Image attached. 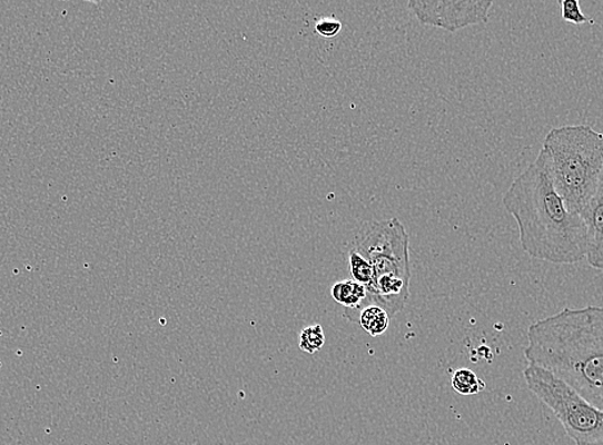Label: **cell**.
Masks as SVG:
<instances>
[{"label": "cell", "instance_id": "cell-1", "mask_svg": "<svg viewBox=\"0 0 603 445\" xmlns=\"http://www.w3.org/2000/svg\"><path fill=\"white\" fill-rule=\"evenodd\" d=\"M502 201L517 222L525 254L555 265L577 264L587 255L583 216L558 195L546 150L510 185Z\"/></svg>", "mask_w": 603, "mask_h": 445}, {"label": "cell", "instance_id": "cell-2", "mask_svg": "<svg viewBox=\"0 0 603 445\" xmlns=\"http://www.w3.org/2000/svg\"><path fill=\"white\" fill-rule=\"evenodd\" d=\"M524 356L603 411V307L564 308L532 324Z\"/></svg>", "mask_w": 603, "mask_h": 445}, {"label": "cell", "instance_id": "cell-3", "mask_svg": "<svg viewBox=\"0 0 603 445\" xmlns=\"http://www.w3.org/2000/svg\"><path fill=\"white\" fill-rule=\"evenodd\" d=\"M542 149L558 195L582 215L603 172V134L589 125L561 126L547 134Z\"/></svg>", "mask_w": 603, "mask_h": 445}, {"label": "cell", "instance_id": "cell-4", "mask_svg": "<svg viewBox=\"0 0 603 445\" xmlns=\"http://www.w3.org/2000/svg\"><path fill=\"white\" fill-rule=\"evenodd\" d=\"M527 388L550 408L576 444L603 441V411L591 405L572 386L548 369L527 365L524 369Z\"/></svg>", "mask_w": 603, "mask_h": 445}, {"label": "cell", "instance_id": "cell-5", "mask_svg": "<svg viewBox=\"0 0 603 445\" xmlns=\"http://www.w3.org/2000/svg\"><path fill=\"white\" fill-rule=\"evenodd\" d=\"M408 241L405 225L395 217L359 225L349 247L372 264L374 280L385 275H396L412 280Z\"/></svg>", "mask_w": 603, "mask_h": 445}, {"label": "cell", "instance_id": "cell-6", "mask_svg": "<svg viewBox=\"0 0 603 445\" xmlns=\"http://www.w3.org/2000/svg\"><path fill=\"white\" fill-rule=\"evenodd\" d=\"M492 7V0H438V2L412 0L408 2V8H412L418 21L449 32L487 22Z\"/></svg>", "mask_w": 603, "mask_h": 445}, {"label": "cell", "instance_id": "cell-7", "mask_svg": "<svg viewBox=\"0 0 603 445\" xmlns=\"http://www.w3.org/2000/svg\"><path fill=\"white\" fill-rule=\"evenodd\" d=\"M587 230V258L589 264L597 270H603V172L596 191L593 192L589 205L582 212Z\"/></svg>", "mask_w": 603, "mask_h": 445}, {"label": "cell", "instance_id": "cell-8", "mask_svg": "<svg viewBox=\"0 0 603 445\" xmlns=\"http://www.w3.org/2000/svg\"><path fill=\"white\" fill-rule=\"evenodd\" d=\"M332 297L346 308L345 316L349 320L352 316L364 307L367 298V289L364 285L355 280L339 281L333 285Z\"/></svg>", "mask_w": 603, "mask_h": 445}, {"label": "cell", "instance_id": "cell-9", "mask_svg": "<svg viewBox=\"0 0 603 445\" xmlns=\"http://www.w3.org/2000/svg\"><path fill=\"white\" fill-rule=\"evenodd\" d=\"M389 318L387 310L372 305L358 310L349 322L362 325L363 329L370 334L372 337H379V335L388 330Z\"/></svg>", "mask_w": 603, "mask_h": 445}, {"label": "cell", "instance_id": "cell-10", "mask_svg": "<svg viewBox=\"0 0 603 445\" xmlns=\"http://www.w3.org/2000/svg\"><path fill=\"white\" fill-rule=\"evenodd\" d=\"M348 263L352 280L364 285L368 290L374 283V268L362 255L354 248H348Z\"/></svg>", "mask_w": 603, "mask_h": 445}, {"label": "cell", "instance_id": "cell-11", "mask_svg": "<svg viewBox=\"0 0 603 445\" xmlns=\"http://www.w3.org/2000/svg\"><path fill=\"white\" fill-rule=\"evenodd\" d=\"M452 388L461 394V396H473V394L485 389V383L472 369L458 368L454 376H452Z\"/></svg>", "mask_w": 603, "mask_h": 445}, {"label": "cell", "instance_id": "cell-12", "mask_svg": "<svg viewBox=\"0 0 603 445\" xmlns=\"http://www.w3.org/2000/svg\"><path fill=\"white\" fill-rule=\"evenodd\" d=\"M325 344V334L322 325L308 326L299 335V348L306 354L314 355Z\"/></svg>", "mask_w": 603, "mask_h": 445}, {"label": "cell", "instance_id": "cell-13", "mask_svg": "<svg viewBox=\"0 0 603 445\" xmlns=\"http://www.w3.org/2000/svg\"><path fill=\"white\" fill-rule=\"evenodd\" d=\"M558 4L561 8V17H563L565 22L574 24L593 23V20L582 12L581 4L577 0H561Z\"/></svg>", "mask_w": 603, "mask_h": 445}, {"label": "cell", "instance_id": "cell-14", "mask_svg": "<svg viewBox=\"0 0 603 445\" xmlns=\"http://www.w3.org/2000/svg\"><path fill=\"white\" fill-rule=\"evenodd\" d=\"M342 22L334 17H325V19L318 20L315 27L318 36L323 38H334L337 37L342 30Z\"/></svg>", "mask_w": 603, "mask_h": 445}, {"label": "cell", "instance_id": "cell-15", "mask_svg": "<svg viewBox=\"0 0 603 445\" xmlns=\"http://www.w3.org/2000/svg\"><path fill=\"white\" fill-rule=\"evenodd\" d=\"M576 445H603V441L592 442V443H580Z\"/></svg>", "mask_w": 603, "mask_h": 445}]
</instances>
